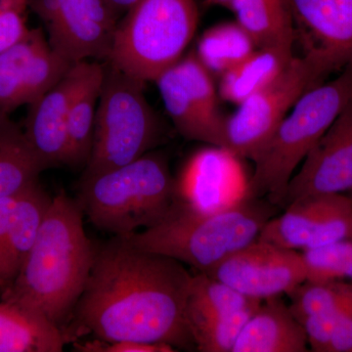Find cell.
<instances>
[{"instance_id":"cell-1","label":"cell","mask_w":352,"mask_h":352,"mask_svg":"<svg viewBox=\"0 0 352 352\" xmlns=\"http://www.w3.org/2000/svg\"><path fill=\"white\" fill-rule=\"evenodd\" d=\"M193 276L180 261L113 236L95 245L94 265L73 312L76 331L107 342L194 351L186 315Z\"/></svg>"},{"instance_id":"cell-2","label":"cell","mask_w":352,"mask_h":352,"mask_svg":"<svg viewBox=\"0 0 352 352\" xmlns=\"http://www.w3.org/2000/svg\"><path fill=\"white\" fill-rule=\"evenodd\" d=\"M80 204L61 191L52 198L38 238L1 300L44 315L61 328L73 315L94 265L95 245Z\"/></svg>"},{"instance_id":"cell-3","label":"cell","mask_w":352,"mask_h":352,"mask_svg":"<svg viewBox=\"0 0 352 352\" xmlns=\"http://www.w3.org/2000/svg\"><path fill=\"white\" fill-rule=\"evenodd\" d=\"M274 206L245 194L208 210L179 200L161 223L122 238L138 249L170 256L197 272L208 273L258 239L274 217Z\"/></svg>"},{"instance_id":"cell-4","label":"cell","mask_w":352,"mask_h":352,"mask_svg":"<svg viewBox=\"0 0 352 352\" xmlns=\"http://www.w3.org/2000/svg\"><path fill=\"white\" fill-rule=\"evenodd\" d=\"M76 201L96 228L124 237L161 223L179 197L168 160L151 151L115 170L82 178Z\"/></svg>"},{"instance_id":"cell-5","label":"cell","mask_w":352,"mask_h":352,"mask_svg":"<svg viewBox=\"0 0 352 352\" xmlns=\"http://www.w3.org/2000/svg\"><path fill=\"white\" fill-rule=\"evenodd\" d=\"M352 100V66L319 83L298 99L252 161L254 170L245 195L283 206L296 168Z\"/></svg>"},{"instance_id":"cell-6","label":"cell","mask_w":352,"mask_h":352,"mask_svg":"<svg viewBox=\"0 0 352 352\" xmlns=\"http://www.w3.org/2000/svg\"><path fill=\"white\" fill-rule=\"evenodd\" d=\"M145 83L104 62L94 144L82 178L131 163L161 142L164 129L146 99Z\"/></svg>"},{"instance_id":"cell-7","label":"cell","mask_w":352,"mask_h":352,"mask_svg":"<svg viewBox=\"0 0 352 352\" xmlns=\"http://www.w3.org/2000/svg\"><path fill=\"white\" fill-rule=\"evenodd\" d=\"M194 0H140L120 20L108 63L143 82L177 63L198 27Z\"/></svg>"},{"instance_id":"cell-8","label":"cell","mask_w":352,"mask_h":352,"mask_svg":"<svg viewBox=\"0 0 352 352\" xmlns=\"http://www.w3.org/2000/svg\"><path fill=\"white\" fill-rule=\"evenodd\" d=\"M330 74L316 55L294 57L270 85L241 103L226 120L224 149L252 159L270 140L284 118L310 88Z\"/></svg>"},{"instance_id":"cell-9","label":"cell","mask_w":352,"mask_h":352,"mask_svg":"<svg viewBox=\"0 0 352 352\" xmlns=\"http://www.w3.org/2000/svg\"><path fill=\"white\" fill-rule=\"evenodd\" d=\"M51 47L71 63L107 62L122 18L106 0H28Z\"/></svg>"},{"instance_id":"cell-10","label":"cell","mask_w":352,"mask_h":352,"mask_svg":"<svg viewBox=\"0 0 352 352\" xmlns=\"http://www.w3.org/2000/svg\"><path fill=\"white\" fill-rule=\"evenodd\" d=\"M168 117L187 140L224 147L226 118L219 108L214 76L190 52L155 80Z\"/></svg>"},{"instance_id":"cell-11","label":"cell","mask_w":352,"mask_h":352,"mask_svg":"<svg viewBox=\"0 0 352 352\" xmlns=\"http://www.w3.org/2000/svg\"><path fill=\"white\" fill-rule=\"evenodd\" d=\"M265 224L259 240L295 251L316 249L352 239V198L314 194L296 199Z\"/></svg>"},{"instance_id":"cell-12","label":"cell","mask_w":352,"mask_h":352,"mask_svg":"<svg viewBox=\"0 0 352 352\" xmlns=\"http://www.w3.org/2000/svg\"><path fill=\"white\" fill-rule=\"evenodd\" d=\"M51 47L41 28L0 53V115L31 106L60 82L72 65Z\"/></svg>"},{"instance_id":"cell-13","label":"cell","mask_w":352,"mask_h":352,"mask_svg":"<svg viewBox=\"0 0 352 352\" xmlns=\"http://www.w3.org/2000/svg\"><path fill=\"white\" fill-rule=\"evenodd\" d=\"M205 274L259 300L288 295L307 281L302 252L259 239Z\"/></svg>"},{"instance_id":"cell-14","label":"cell","mask_w":352,"mask_h":352,"mask_svg":"<svg viewBox=\"0 0 352 352\" xmlns=\"http://www.w3.org/2000/svg\"><path fill=\"white\" fill-rule=\"evenodd\" d=\"M352 191V100L312 148L287 188L284 205L314 194Z\"/></svg>"},{"instance_id":"cell-15","label":"cell","mask_w":352,"mask_h":352,"mask_svg":"<svg viewBox=\"0 0 352 352\" xmlns=\"http://www.w3.org/2000/svg\"><path fill=\"white\" fill-rule=\"evenodd\" d=\"M92 63L82 61L72 65L59 82L29 106L23 131L45 170L67 166L69 110Z\"/></svg>"},{"instance_id":"cell-16","label":"cell","mask_w":352,"mask_h":352,"mask_svg":"<svg viewBox=\"0 0 352 352\" xmlns=\"http://www.w3.org/2000/svg\"><path fill=\"white\" fill-rule=\"evenodd\" d=\"M294 19L330 73L352 66V0H289Z\"/></svg>"},{"instance_id":"cell-17","label":"cell","mask_w":352,"mask_h":352,"mask_svg":"<svg viewBox=\"0 0 352 352\" xmlns=\"http://www.w3.org/2000/svg\"><path fill=\"white\" fill-rule=\"evenodd\" d=\"M289 309L315 352H328L336 321L352 302V282L305 281L288 294Z\"/></svg>"},{"instance_id":"cell-18","label":"cell","mask_w":352,"mask_h":352,"mask_svg":"<svg viewBox=\"0 0 352 352\" xmlns=\"http://www.w3.org/2000/svg\"><path fill=\"white\" fill-rule=\"evenodd\" d=\"M307 333L280 296L266 298L241 332L232 352H305Z\"/></svg>"},{"instance_id":"cell-19","label":"cell","mask_w":352,"mask_h":352,"mask_svg":"<svg viewBox=\"0 0 352 352\" xmlns=\"http://www.w3.org/2000/svg\"><path fill=\"white\" fill-rule=\"evenodd\" d=\"M51 201L38 180L21 192L0 248V281L4 287L15 279L32 251Z\"/></svg>"},{"instance_id":"cell-20","label":"cell","mask_w":352,"mask_h":352,"mask_svg":"<svg viewBox=\"0 0 352 352\" xmlns=\"http://www.w3.org/2000/svg\"><path fill=\"white\" fill-rule=\"evenodd\" d=\"M229 9L256 48L294 56L296 23L289 0H231Z\"/></svg>"},{"instance_id":"cell-21","label":"cell","mask_w":352,"mask_h":352,"mask_svg":"<svg viewBox=\"0 0 352 352\" xmlns=\"http://www.w3.org/2000/svg\"><path fill=\"white\" fill-rule=\"evenodd\" d=\"M66 342L62 329L44 315L0 302V352H61Z\"/></svg>"},{"instance_id":"cell-22","label":"cell","mask_w":352,"mask_h":352,"mask_svg":"<svg viewBox=\"0 0 352 352\" xmlns=\"http://www.w3.org/2000/svg\"><path fill=\"white\" fill-rule=\"evenodd\" d=\"M103 76L104 62L94 61L72 103L67 126L69 168H85L89 161Z\"/></svg>"},{"instance_id":"cell-23","label":"cell","mask_w":352,"mask_h":352,"mask_svg":"<svg viewBox=\"0 0 352 352\" xmlns=\"http://www.w3.org/2000/svg\"><path fill=\"white\" fill-rule=\"evenodd\" d=\"M45 170L24 131L10 116L0 115V199L20 193Z\"/></svg>"},{"instance_id":"cell-24","label":"cell","mask_w":352,"mask_h":352,"mask_svg":"<svg viewBox=\"0 0 352 352\" xmlns=\"http://www.w3.org/2000/svg\"><path fill=\"white\" fill-rule=\"evenodd\" d=\"M294 57L276 50L256 48L244 61L221 76L220 95L224 100L239 106L270 85Z\"/></svg>"},{"instance_id":"cell-25","label":"cell","mask_w":352,"mask_h":352,"mask_svg":"<svg viewBox=\"0 0 352 352\" xmlns=\"http://www.w3.org/2000/svg\"><path fill=\"white\" fill-rule=\"evenodd\" d=\"M256 50L251 36L237 22L210 28L194 51L212 76H222L237 66Z\"/></svg>"},{"instance_id":"cell-26","label":"cell","mask_w":352,"mask_h":352,"mask_svg":"<svg viewBox=\"0 0 352 352\" xmlns=\"http://www.w3.org/2000/svg\"><path fill=\"white\" fill-rule=\"evenodd\" d=\"M261 302L263 300H256L248 307L228 314L189 320L196 351L232 352L241 332Z\"/></svg>"},{"instance_id":"cell-27","label":"cell","mask_w":352,"mask_h":352,"mask_svg":"<svg viewBox=\"0 0 352 352\" xmlns=\"http://www.w3.org/2000/svg\"><path fill=\"white\" fill-rule=\"evenodd\" d=\"M256 300H259L248 298L214 277L197 272L193 276L187 303V321L228 314Z\"/></svg>"},{"instance_id":"cell-28","label":"cell","mask_w":352,"mask_h":352,"mask_svg":"<svg viewBox=\"0 0 352 352\" xmlns=\"http://www.w3.org/2000/svg\"><path fill=\"white\" fill-rule=\"evenodd\" d=\"M302 252L307 281L352 282V239L338 241Z\"/></svg>"},{"instance_id":"cell-29","label":"cell","mask_w":352,"mask_h":352,"mask_svg":"<svg viewBox=\"0 0 352 352\" xmlns=\"http://www.w3.org/2000/svg\"><path fill=\"white\" fill-rule=\"evenodd\" d=\"M28 0H0V53L19 41L29 32Z\"/></svg>"},{"instance_id":"cell-30","label":"cell","mask_w":352,"mask_h":352,"mask_svg":"<svg viewBox=\"0 0 352 352\" xmlns=\"http://www.w3.org/2000/svg\"><path fill=\"white\" fill-rule=\"evenodd\" d=\"M76 351L80 352H171L175 349L166 344H142L134 342H107L95 339L74 344Z\"/></svg>"},{"instance_id":"cell-31","label":"cell","mask_w":352,"mask_h":352,"mask_svg":"<svg viewBox=\"0 0 352 352\" xmlns=\"http://www.w3.org/2000/svg\"><path fill=\"white\" fill-rule=\"evenodd\" d=\"M328 352H352V302L336 321Z\"/></svg>"},{"instance_id":"cell-32","label":"cell","mask_w":352,"mask_h":352,"mask_svg":"<svg viewBox=\"0 0 352 352\" xmlns=\"http://www.w3.org/2000/svg\"><path fill=\"white\" fill-rule=\"evenodd\" d=\"M20 193L0 199V248L6 239L7 231L10 226L11 219H12L14 208H15Z\"/></svg>"},{"instance_id":"cell-33","label":"cell","mask_w":352,"mask_h":352,"mask_svg":"<svg viewBox=\"0 0 352 352\" xmlns=\"http://www.w3.org/2000/svg\"><path fill=\"white\" fill-rule=\"evenodd\" d=\"M120 18L140 0H106Z\"/></svg>"},{"instance_id":"cell-34","label":"cell","mask_w":352,"mask_h":352,"mask_svg":"<svg viewBox=\"0 0 352 352\" xmlns=\"http://www.w3.org/2000/svg\"><path fill=\"white\" fill-rule=\"evenodd\" d=\"M208 3L212 6H223L226 8L230 7L231 0H207Z\"/></svg>"},{"instance_id":"cell-35","label":"cell","mask_w":352,"mask_h":352,"mask_svg":"<svg viewBox=\"0 0 352 352\" xmlns=\"http://www.w3.org/2000/svg\"><path fill=\"white\" fill-rule=\"evenodd\" d=\"M4 288V283L2 281H0V289Z\"/></svg>"},{"instance_id":"cell-36","label":"cell","mask_w":352,"mask_h":352,"mask_svg":"<svg viewBox=\"0 0 352 352\" xmlns=\"http://www.w3.org/2000/svg\"><path fill=\"white\" fill-rule=\"evenodd\" d=\"M351 198H352V191L351 192Z\"/></svg>"}]
</instances>
